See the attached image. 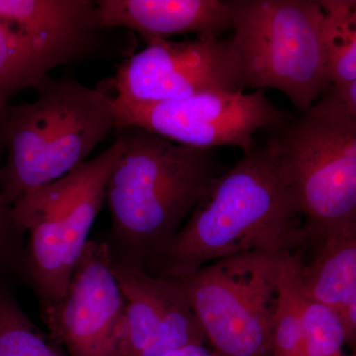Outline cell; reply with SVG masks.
I'll use <instances>...</instances> for the list:
<instances>
[{"label":"cell","instance_id":"obj_5","mask_svg":"<svg viewBox=\"0 0 356 356\" xmlns=\"http://www.w3.org/2000/svg\"><path fill=\"white\" fill-rule=\"evenodd\" d=\"M121 149L117 135L95 158L50 184L26 192L13 204L14 222L28 235L22 270L43 310L65 294L102 210Z\"/></svg>","mask_w":356,"mask_h":356},{"label":"cell","instance_id":"obj_7","mask_svg":"<svg viewBox=\"0 0 356 356\" xmlns=\"http://www.w3.org/2000/svg\"><path fill=\"white\" fill-rule=\"evenodd\" d=\"M283 254L245 252L170 277L218 355L271 356Z\"/></svg>","mask_w":356,"mask_h":356},{"label":"cell","instance_id":"obj_6","mask_svg":"<svg viewBox=\"0 0 356 356\" xmlns=\"http://www.w3.org/2000/svg\"><path fill=\"white\" fill-rule=\"evenodd\" d=\"M243 88H274L305 111L329 88L315 0H229Z\"/></svg>","mask_w":356,"mask_h":356},{"label":"cell","instance_id":"obj_13","mask_svg":"<svg viewBox=\"0 0 356 356\" xmlns=\"http://www.w3.org/2000/svg\"><path fill=\"white\" fill-rule=\"evenodd\" d=\"M306 242L315 243L316 250L307 262L297 254L300 288L308 298L337 311L351 343L356 334V222Z\"/></svg>","mask_w":356,"mask_h":356},{"label":"cell","instance_id":"obj_18","mask_svg":"<svg viewBox=\"0 0 356 356\" xmlns=\"http://www.w3.org/2000/svg\"><path fill=\"white\" fill-rule=\"evenodd\" d=\"M0 356H64L33 324L6 283H0Z\"/></svg>","mask_w":356,"mask_h":356},{"label":"cell","instance_id":"obj_20","mask_svg":"<svg viewBox=\"0 0 356 356\" xmlns=\"http://www.w3.org/2000/svg\"><path fill=\"white\" fill-rule=\"evenodd\" d=\"M3 108H0V283H6L8 274L17 268H23L22 236L14 222L13 206L4 197L1 184V158L6 151V140L2 132V115Z\"/></svg>","mask_w":356,"mask_h":356},{"label":"cell","instance_id":"obj_19","mask_svg":"<svg viewBox=\"0 0 356 356\" xmlns=\"http://www.w3.org/2000/svg\"><path fill=\"white\" fill-rule=\"evenodd\" d=\"M300 309L302 321L301 356L343 355V346L350 343V339L337 311L308 298L302 292L301 288Z\"/></svg>","mask_w":356,"mask_h":356},{"label":"cell","instance_id":"obj_1","mask_svg":"<svg viewBox=\"0 0 356 356\" xmlns=\"http://www.w3.org/2000/svg\"><path fill=\"white\" fill-rule=\"evenodd\" d=\"M243 154L213 181L156 257L159 275L178 277L245 252H291L306 243L305 222L276 140Z\"/></svg>","mask_w":356,"mask_h":356},{"label":"cell","instance_id":"obj_16","mask_svg":"<svg viewBox=\"0 0 356 356\" xmlns=\"http://www.w3.org/2000/svg\"><path fill=\"white\" fill-rule=\"evenodd\" d=\"M322 42L331 84L356 81V1L321 0Z\"/></svg>","mask_w":356,"mask_h":356},{"label":"cell","instance_id":"obj_9","mask_svg":"<svg viewBox=\"0 0 356 356\" xmlns=\"http://www.w3.org/2000/svg\"><path fill=\"white\" fill-rule=\"evenodd\" d=\"M110 86L115 99L151 104L210 90L243 91L240 58L231 39L154 40L124 60Z\"/></svg>","mask_w":356,"mask_h":356},{"label":"cell","instance_id":"obj_2","mask_svg":"<svg viewBox=\"0 0 356 356\" xmlns=\"http://www.w3.org/2000/svg\"><path fill=\"white\" fill-rule=\"evenodd\" d=\"M122 140L106 199L116 261L144 268L156 261L219 177L216 149L177 144L136 127L116 129ZM115 254L113 255H116Z\"/></svg>","mask_w":356,"mask_h":356},{"label":"cell","instance_id":"obj_21","mask_svg":"<svg viewBox=\"0 0 356 356\" xmlns=\"http://www.w3.org/2000/svg\"><path fill=\"white\" fill-rule=\"evenodd\" d=\"M161 356H219L215 351L211 353L203 344L192 343L168 351Z\"/></svg>","mask_w":356,"mask_h":356},{"label":"cell","instance_id":"obj_10","mask_svg":"<svg viewBox=\"0 0 356 356\" xmlns=\"http://www.w3.org/2000/svg\"><path fill=\"white\" fill-rule=\"evenodd\" d=\"M124 313L110 245L89 240L65 294L44 309V322L69 356H120Z\"/></svg>","mask_w":356,"mask_h":356},{"label":"cell","instance_id":"obj_3","mask_svg":"<svg viewBox=\"0 0 356 356\" xmlns=\"http://www.w3.org/2000/svg\"><path fill=\"white\" fill-rule=\"evenodd\" d=\"M37 95L33 102L6 105L2 115L8 153L1 184L11 206L74 170L117 129L113 97L105 88L51 77Z\"/></svg>","mask_w":356,"mask_h":356},{"label":"cell","instance_id":"obj_15","mask_svg":"<svg viewBox=\"0 0 356 356\" xmlns=\"http://www.w3.org/2000/svg\"><path fill=\"white\" fill-rule=\"evenodd\" d=\"M57 65L27 35L0 19V108L24 89L38 90Z\"/></svg>","mask_w":356,"mask_h":356},{"label":"cell","instance_id":"obj_8","mask_svg":"<svg viewBox=\"0 0 356 356\" xmlns=\"http://www.w3.org/2000/svg\"><path fill=\"white\" fill-rule=\"evenodd\" d=\"M117 129L136 127L184 146L238 147L245 153L261 129L288 121L266 92L210 90L172 102L139 104L113 97Z\"/></svg>","mask_w":356,"mask_h":356},{"label":"cell","instance_id":"obj_14","mask_svg":"<svg viewBox=\"0 0 356 356\" xmlns=\"http://www.w3.org/2000/svg\"><path fill=\"white\" fill-rule=\"evenodd\" d=\"M125 299L120 356H149L166 316L185 300L175 280L113 259Z\"/></svg>","mask_w":356,"mask_h":356},{"label":"cell","instance_id":"obj_11","mask_svg":"<svg viewBox=\"0 0 356 356\" xmlns=\"http://www.w3.org/2000/svg\"><path fill=\"white\" fill-rule=\"evenodd\" d=\"M0 19L27 35L58 67L99 48L103 28L89 0H0Z\"/></svg>","mask_w":356,"mask_h":356},{"label":"cell","instance_id":"obj_4","mask_svg":"<svg viewBox=\"0 0 356 356\" xmlns=\"http://www.w3.org/2000/svg\"><path fill=\"white\" fill-rule=\"evenodd\" d=\"M307 236L356 222V81L330 84L296 120L273 129Z\"/></svg>","mask_w":356,"mask_h":356},{"label":"cell","instance_id":"obj_22","mask_svg":"<svg viewBox=\"0 0 356 356\" xmlns=\"http://www.w3.org/2000/svg\"><path fill=\"white\" fill-rule=\"evenodd\" d=\"M341 356H344V355H341ZM353 356H355V355H353Z\"/></svg>","mask_w":356,"mask_h":356},{"label":"cell","instance_id":"obj_12","mask_svg":"<svg viewBox=\"0 0 356 356\" xmlns=\"http://www.w3.org/2000/svg\"><path fill=\"white\" fill-rule=\"evenodd\" d=\"M103 29L125 28L146 43L184 34L218 36L229 29V0H99Z\"/></svg>","mask_w":356,"mask_h":356},{"label":"cell","instance_id":"obj_17","mask_svg":"<svg viewBox=\"0 0 356 356\" xmlns=\"http://www.w3.org/2000/svg\"><path fill=\"white\" fill-rule=\"evenodd\" d=\"M297 266V254H283L273 318L271 356H301L302 321Z\"/></svg>","mask_w":356,"mask_h":356}]
</instances>
